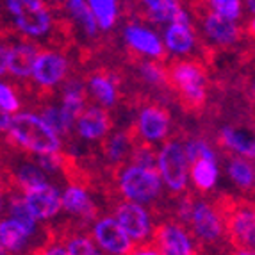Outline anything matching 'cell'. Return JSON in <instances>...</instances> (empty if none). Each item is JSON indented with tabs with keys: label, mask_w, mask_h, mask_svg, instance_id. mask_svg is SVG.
<instances>
[{
	"label": "cell",
	"mask_w": 255,
	"mask_h": 255,
	"mask_svg": "<svg viewBox=\"0 0 255 255\" xmlns=\"http://www.w3.org/2000/svg\"><path fill=\"white\" fill-rule=\"evenodd\" d=\"M157 173L171 193L179 195L186 193L187 189V170H189V161H187L184 143L179 139H170L164 143L157 152Z\"/></svg>",
	"instance_id": "7"
},
{
	"label": "cell",
	"mask_w": 255,
	"mask_h": 255,
	"mask_svg": "<svg viewBox=\"0 0 255 255\" xmlns=\"http://www.w3.org/2000/svg\"><path fill=\"white\" fill-rule=\"evenodd\" d=\"M209 7L220 16L236 21L241 16V0H207Z\"/></svg>",
	"instance_id": "30"
},
{
	"label": "cell",
	"mask_w": 255,
	"mask_h": 255,
	"mask_svg": "<svg viewBox=\"0 0 255 255\" xmlns=\"http://www.w3.org/2000/svg\"><path fill=\"white\" fill-rule=\"evenodd\" d=\"M9 122H11V116H9L4 109H0V132L7 130Z\"/></svg>",
	"instance_id": "35"
},
{
	"label": "cell",
	"mask_w": 255,
	"mask_h": 255,
	"mask_svg": "<svg viewBox=\"0 0 255 255\" xmlns=\"http://www.w3.org/2000/svg\"><path fill=\"white\" fill-rule=\"evenodd\" d=\"M166 90L186 115L198 116L207 102V66L202 59H171L164 66Z\"/></svg>",
	"instance_id": "1"
},
{
	"label": "cell",
	"mask_w": 255,
	"mask_h": 255,
	"mask_svg": "<svg viewBox=\"0 0 255 255\" xmlns=\"http://www.w3.org/2000/svg\"><path fill=\"white\" fill-rule=\"evenodd\" d=\"M191 13L198 21V29H193L195 34H204L205 39H209L207 48L214 52V48H221V50H230L234 48L238 43L243 41V38L247 36V27L238 25L236 21L227 20V18L220 16L209 7L207 0H191ZM204 47V45H200Z\"/></svg>",
	"instance_id": "4"
},
{
	"label": "cell",
	"mask_w": 255,
	"mask_h": 255,
	"mask_svg": "<svg viewBox=\"0 0 255 255\" xmlns=\"http://www.w3.org/2000/svg\"><path fill=\"white\" fill-rule=\"evenodd\" d=\"M86 4L100 29L109 30L115 27L118 20V0H88Z\"/></svg>",
	"instance_id": "26"
},
{
	"label": "cell",
	"mask_w": 255,
	"mask_h": 255,
	"mask_svg": "<svg viewBox=\"0 0 255 255\" xmlns=\"http://www.w3.org/2000/svg\"><path fill=\"white\" fill-rule=\"evenodd\" d=\"M68 7H70V11H72L73 18H75V21L84 29L86 34L88 36L97 34V29H98L97 20H95L93 13L90 11V7H88V4H86L84 0H73V2H68Z\"/></svg>",
	"instance_id": "29"
},
{
	"label": "cell",
	"mask_w": 255,
	"mask_h": 255,
	"mask_svg": "<svg viewBox=\"0 0 255 255\" xmlns=\"http://www.w3.org/2000/svg\"><path fill=\"white\" fill-rule=\"evenodd\" d=\"M52 2H54L55 5H57V4H59V2H61V7H63L64 2H73V0H52Z\"/></svg>",
	"instance_id": "37"
},
{
	"label": "cell",
	"mask_w": 255,
	"mask_h": 255,
	"mask_svg": "<svg viewBox=\"0 0 255 255\" xmlns=\"http://www.w3.org/2000/svg\"><path fill=\"white\" fill-rule=\"evenodd\" d=\"M216 146L221 150V153L227 155H239V157L250 159L254 161L255 155V145L254 139L250 136H247V132L239 130L236 127H223L220 130V134L216 136Z\"/></svg>",
	"instance_id": "19"
},
{
	"label": "cell",
	"mask_w": 255,
	"mask_h": 255,
	"mask_svg": "<svg viewBox=\"0 0 255 255\" xmlns=\"http://www.w3.org/2000/svg\"><path fill=\"white\" fill-rule=\"evenodd\" d=\"M9 173H11V177H13L14 187H16L20 193L48 182L47 175L43 173L38 166H36V162H32V161L23 162V164H20L18 168H14V170L9 168Z\"/></svg>",
	"instance_id": "25"
},
{
	"label": "cell",
	"mask_w": 255,
	"mask_h": 255,
	"mask_svg": "<svg viewBox=\"0 0 255 255\" xmlns=\"http://www.w3.org/2000/svg\"><path fill=\"white\" fill-rule=\"evenodd\" d=\"M0 109H4L7 115L20 111V100H18L14 90L11 86L2 84V82H0Z\"/></svg>",
	"instance_id": "31"
},
{
	"label": "cell",
	"mask_w": 255,
	"mask_h": 255,
	"mask_svg": "<svg viewBox=\"0 0 255 255\" xmlns=\"http://www.w3.org/2000/svg\"><path fill=\"white\" fill-rule=\"evenodd\" d=\"M186 223L191 230V238L196 239L200 245H216L225 238L223 218L216 205L211 202L198 200L193 196Z\"/></svg>",
	"instance_id": "8"
},
{
	"label": "cell",
	"mask_w": 255,
	"mask_h": 255,
	"mask_svg": "<svg viewBox=\"0 0 255 255\" xmlns=\"http://www.w3.org/2000/svg\"><path fill=\"white\" fill-rule=\"evenodd\" d=\"M171 127V115L170 111L159 102H148L141 107L137 116L136 128L137 134L146 143L161 141L168 136Z\"/></svg>",
	"instance_id": "13"
},
{
	"label": "cell",
	"mask_w": 255,
	"mask_h": 255,
	"mask_svg": "<svg viewBox=\"0 0 255 255\" xmlns=\"http://www.w3.org/2000/svg\"><path fill=\"white\" fill-rule=\"evenodd\" d=\"M5 7L14 16L18 32L39 38L52 30L54 18L45 0H5Z\"/></svg>",
	"instance_id": "6"
},
{
	"label": "cell",
	"mask_w": 255,
	"mask_h": 255,
	"mask_svg": "<svg viewBox=\"0 0 255 255\" xmlns=\"http://www.w3.org/2000/svg\"><path fill=\"white\" fill-rule=\"evenodd\" d=\"M64 248L68 252V255H104L98 250V247L95 245V241L90 236L81 234V232H73L68 234Z\"/></svg>",
	"instance_id": "28"
},
{
	"label": "cell",
	"mask_w": 255,
	"mask_h": 255,
	"mask_svg": "<svg viewBox=\"0 0 255 255\" xmlns=\"http://www.w3.org/2000/svg\"><path fill=\"white\" fill-rule=\"evenodd\" d=\"M61 209H64L66 213L72 216L79 218L84 223L98 220V209L95 202L91 200V196L88 195L86 189L77 186H68L61 195Z\"/></svg>",
	"instance_id": "18"
},
{
	"label": "cell",
	"mask_w": 255,
	"mask_h": 255,
	"mask_svg": "<svg viewBox=\"0 0 255 255\" xmlns=\"http://www.w3.org/2000/svg\"><path fill=\"white\" fill-rule=\"evenodd\" d=\"M39 118L52 128V130L61 137H70L72 134V125L66 122L59 107H54L50 104H39Z\"/></svg>",
	"instance_id": "27"
},
{
	"label": "cell",
	"mask_w": 255,
	"mask_h": 255,
	"mask_svg": "<svg viewBox=\"0 0 255 255\" xmlns=\"http://www.w3.org/2000/svg\"><path fill=\"white\" fill-rule=\"evenodd\" d=\"M30 214L36 221H47L61 213V193L57 187L45 182L21 193Z\"/></svg>",
	"instance_id": "15"
},
{
	"label": "cell",
	"mask_w": 255,
	"mask_h": 255,
	"mask_svg": "<svg viewBox=\"0 0 255 255\" xmlns=\"http://www.w3.org/2000/svg\"><path fill=\"white\" fill-rule=\"evenodd\" d=\"M7 72V47L0 45V75Z\"/></svg>",
	"instance_id": "34"
},
{
	"label": "cell",
	"mask_w": 255,
	"mask_h": 255,
	"mask_svg": "<svg viewBox=\"0 0 255 255\" xmlns=\"http://www.w3.org/2000/svg\"><path fill=\"white\" fill-rule=\"evenodd\" d=\"M5 139L14 152L23 148L38 155L61 152L63 146L59 136L34 113H18L13 116L9 122Z\"/></svg>",
	"instance_id": "2"
},
{
	"label": "cell",
	"mask_w": 255,
	"mask_h": 255,
	"mask_svg": "<svg viewBox=\"0 0 255 255\" xmlns=\"http://www.w3.org/2000/svg\"><path fill=\"white\" fill-rule=\"evenodd\" d=\"M111 173L116 180L120 195L127 202H134L139 205L152 204L162 193V180L157 173V168L125 164Z\"/></svg>",
	"instance_id": "5"
},
{
	"label": "cell",
	"mask_w": 255,
	"mask_h": 255,
	"mask_svg": "<svg viewBox=\"0 0 255 255\" xmlns=\"http://www.w3.org/2000/svg\"><path fill=\"white\" fill-rule=\"evenodd\" d=\"M77 130L79 136L90 141H98L106 137L113 128V118L104 107L90 106L86 107L77 118Z\"/></svg>",
	"instance_id": "17"
},
{
	"label": "cell",
	"mask_w": 255,
	"mask_h": 255,
	"mask_svg": "<svg viewBox=\"0 0 255 255\" xmlns=\"http://www.w3.org/2000/svg\"><path fill=\"white\" fill-rule=\"evenodd\" d=\"M128 255H161V252L157 250V247L152 241H146L141 243V245H134Z\"/></svg>",
	"instance_id": "32"
},
{
	"label": "cell",
	"mask_w": 255,
	"mask_h": 255,
	"mask_svg": "<svg viewBox=\"0 0 255 255\" xmlns=\"http://www.w3.org/2000/svg\"><path fill=\"white\" fill-rule=\"evenodd\" d=\"M39 45L20 43L7 47V72L16 79H29L32 75L36 57H38Z\"/></svg>",
	"instance_id": "21"
},
{
	"label": "cell",
	"mask_w": 255,
	"mask_h": 255,
	"mask_svg": "<svg viewBox=\"0 0 255 255\" xmlns=\"http://www.w3.org/2000/svg\"><path fill=\"white\" fill-rule=\"evenodd\" d=\"M32 236H34L32 230H29L13 218L0 220V248L9 255H18L25 250Z\"/></svg>",
	"instance_id": "20"
},
{
	"label": "cell",
	"mask_w": 255,
	"mask_h": 255,
	"mask_svg": "<svg viewBox=\"0 0 255 255\" xmlns=\"http://www.w3.org/2000/svg\"><path fill=\"white\" fill-rule=\"evenodd\" d=\"M34 255H68L64 245H59V243H50V245H45L39 250L34 252Z\"/></svg>",
	"instance_id": "33"
},
{
	"label": "cell",
	"mask_w": 255,
	"mask_h": 255,
	"mask_svg": "<svg viewBox=\"0 0 255 255\" xmlns=\"http://www.w3.org/2000/svg\"><path fill=\"white\" fill-rule=\"evenodd\" d=\"M66 73H68V61L59 50L38 52L34 68H32V77L36 84L41 88L38 91L39 102L43 104V100L50 97V90L66 79Z\"/></svg>",
	"instance_id": "9"
},
{
	"label": "cell",
	"mask_w": 255,
	"mask_h": 255,
	"mask_svg": "<svg viewBox=\"0 0 255 255\" xmlns=\"http://www.w3.org/2000/svg\"><path fill=\"white\" fill-rule=\"evenodd\" d=\"M227 171H229L230 180L236 184V186L241 189L243 193H250L254 191V182H255V175H254V164H252L250 159L239 157V155H232V159L227 164Z\"/></svg>",
	"instance_id": "23"
},
{
	"label": "cell",
	"mask_w": 255,
	"mask_h": 255,
	"mask_svg": "<svg viewBox=\"0 0 255 255\" xmlns=\"http://www.w3.org/2000/svg\"><path fill=\"white\" fill-rule=\"evenodd\" d=\"M164 39L168 50L182 55L191 54L196 45V36H195V30H193V25L170 23V27L166 29Z\"/></svg>",
	"instance_id": "22"
},
{
	"label": "cell",
	"mask_w": 255,
	"mask_h": 255,
	"mask_svg": "<svg viewBox=\"0 0 255 255\" xmlns=\"http://www.w3.org/2000/svg\"><path fill=\"white\" fill-rule=\"evenodd\" d=\"M191 180L200 193L211 191L218 182V162L209 159H196L191 162Z\"/></svg>",
	"instance_id": "24"
},
{
	"label": "cell",
	"mask_w": 255,
	"mask_h": 255,
	"mask_svg": "<svg viewBox=\"0 0 255 255\" xmlns=\"http://www.w3.org/2000/svg\"><path fill=\"white\" fill-rule=\"evenodd\" d=\"M152 243L161 255H196L195 239L175 220L162 221L152 230Z\"/></svg>",
	"instance_id": "10"
},
{
	"label": "cell",
	"mask_w": 255,
	"mask_h": 255,
	"mask_svg": "<svg viewBox=\"0 0 255 255\" xmlns=\"http://www.w3.org/2000/svg\"><path fill=\"white\" fill-rule=\"evenodd\" d=\"M236 255H254V252L252 250H238V254Z\"/></svg>",
	"instance_id": "36"
},
{
	"label": "cell",
	"mask_w": 255,
	"mask_h": 255,
	"mask_svg": "<svg viewBox=\"0 0 255 255\" xmlns=\"http://www.w3.org/2000/svg\"><path fill=\"white\" fill-rule=\"evenodd\" d=\"M86 90H88V97L95 98L98 104L102 106H115L118 100V86L122 84L118 72L109 68H98L93 70L91 75L86 79Z\"/></svg>",
	"instance_id": "16"
},
{
	"label": "cell",
	"mask_w": 255,
	"mask_h": 255,
	"mask_svg": "<svg viewBox=\"0 0 255 255\" xmlns=\"http://www.w3.org/2000/svg\"><path fill=\"white\" fill-rule=\"evenodd\" d=\"M225 225V238L236 250H252L255 245V214L252 200L221 196L214 202Z\"/></svg>",
	"instance_id": "3"
},
{
	"label": "cell",
	"mask_w": 255,
	"mask_h": 255,
	"mask_svg": "<svg viewBox=\"0 0 255 255\" xmlns=\"http://www.w3.org/2000/svg\"><path fill=\"white\" fill-rule=\"evenodd\" d=\"M115 218L118 225L125 230V234L130 238L134 245L146 243V239L152 236V216H150L148 209L143 205L134 204V202H120L115 205Z\"/></svg>",
	"instance_id": "11"
},
{
	"label": "cell",
	"mask_w": 255,
	"mask_h": 255,
	"mask_svg": "<svg viewBox=\"0 0 255 255\" xmlns=\"http://www.w3.org/2000/svg\"><path fill=\"white\" fill-rule=\"evenodd\" d=\"M91 236L98 250L107 255H128L134 248V243L113 216L98 218L93 223Z\"/></svg>",
	"instance_id": "12"
},
{
	"label": "cell",
	"mask_w": 255,
	"mask_h": 255,
	"mask_svg": "<svg viewBox=\"0 0 255 255\" xmlns=\"http://www.w3.org/2000/svg\"><path fill=\"white\" fill-rule=\"evenodd\" d=\"M0 155H2V153H0Z\"/></svg>",
	"instance_id": "38"
},
{
	"label": "cell",
	"mask_w": 255,
	"mask_h": 255,
	"mask_svg": "<svg viewBox=\"0 0 255 255\" xmlns=\"http://www.w3.org/2000/svg\"><path fill=\"white\" fill-rule=\"evenodd\" d=\"M125 41H127V52L130 55V59H141V55H150L159 63L168 59V50L159 39V36L152 30L136 25V23L127 25Z\"/></svg>",
	"instance_id": "14"
}]
</instances>
